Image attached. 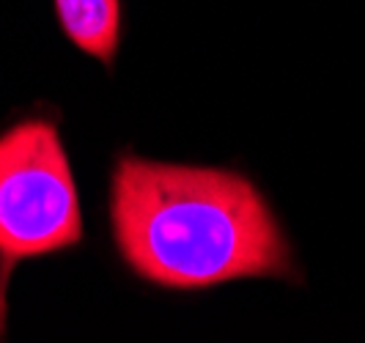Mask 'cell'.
Returning <instances> with one entry per match:
<instances>
[{
	"label": "cell",
	"instance_id": "1",
	"mask_svg": "<svg viewBox=\"0 0 365 343\" xmlns=\"http://www.w3.org/2000/svg\"><path fill=\"white\" fill-rule=\"evenodd\" d=\"M110 217L124 261L163 289H212L292 270L264 195L234 170L124 157L113 170Z\"/></svg>",
	"mask_w": 365,
	"mask_h": 343
},
{
	"label": "cell",
	"instance_id": "2",
	"mask_svg": "<svg viewBox=\"0 0 365 343\" xmlns=\"http://www.w3.org/2000/svg\"><path fill=\"white\" fill-rule=\"evenodd\" d=\"M80 239V200L58 127L28 118L6 129L0 135V338L14 267L74 247Z\"/></svg>",
	"mask_w": 365,
	"mask_h": 343
},
{
	"label": "cell",
	"instance_id": "3",
	"mask_svg": "<svg viewBox=\"0 0 365 343\" xmlns=\"http://www.w3.org/2000/svg\"><path fill=\"white\" fill-rule=\"evenodd\" d=\"M55 14L74 47L113 66L121 36L118 0H55Z\"/></svg>",
	"mask_w": 365,
	"mask_h": 343
}]
</instances>
